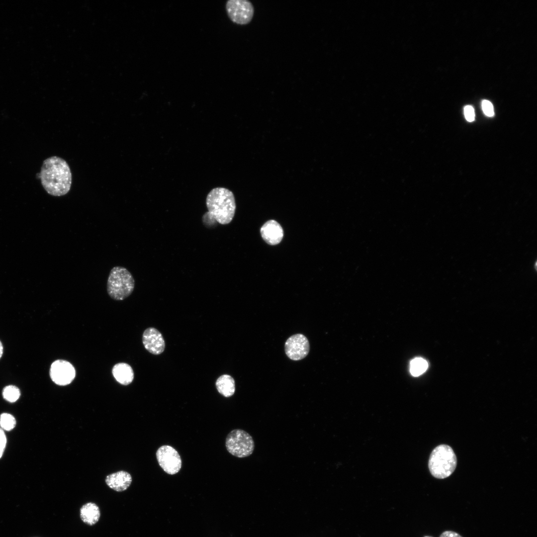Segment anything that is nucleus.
I'll return each instance as SVG.
<instances>
[{
	"label": "nucleus",
	"instance_id": "obj_1",
	"mask_svg": "<svg viewBox=\"0 0 537 537\" xmlns=\"http://www.w3.org/2000/svg\"><path fill=\"white\" fill-rule=\"evenodd\" d=\"M208 211L202 216V222L207 228H212L216 223L225 225L232 220L236 210L233 193L222 187L213 188L206 198Z\"/></svg>",
	"mask_w": 537,
	"mask_h": 537
},
{
	"label": "nucleus",
	"instance_id": "obj_2",
	"mask_svg": "<svg viewBox=\"0 0 537 537\" xmlns=\"http://www.w3.org/2000/svg\"><path fill=\"white\" fill-rule=\"evenodd\" d=\"M41 184L48 193L60 196L66 194L72 184V173L67 162L53 156L44 161L40 173Z\"/></svg>",
	"mask_w": 537,
	"mask_h": 537
},
{
	"label": "nucleus",
	"instance_id": "obj_3",
	"mask_svg": "<svg viewBox=\"0 0 537 537\" xmlns=\"http://www.w3.org/2000/svg\"><path fill=\"white\" fill-rule=\"evenodd\" d=\"M457 459L452 448L447 445L436 447L432 451L428 463L429 470L435 478L444 479L454 471Z\"/></svg>",
	"mask_w": 537,
	"mask_h": 537
},
{
	"label": "nucleus",
	"instance_id": "obj_4",
	"mask_svg": "<svg viewBox=\"0 0 537 537\" xmlns=\"http://www.w3.org/2000/svg\"><path fill=\"white\" fill-rule=\"evenodd\" d=\"M134 287V277L125 268L116 266L110 270L107 281V292L111 298L123 300L131 294Z\"/></svg>",
	"mask_w": 537,
	"mask_h": 537
},
{
	"label": "nucleus",
	"instance_id": "obj_5",
	"mask_svg": "<svg viewBox=\"0 0 537 537\" xmlns=\"http://www.w3.org/2000/svg\"><path fill=\"white\" fill-rule=\"evenodd\" d=\"M226 447L232 455L239 458L246 457L253 453L254 441L252 436L241 429L231 431L226 439Z\"/></svg>",
	"mask_w": 537,
	"mask_h": 537
},
{
	"label": "nucleus",
	"instance_id": "obj_6",
	"mask_svg": "<svg viewBox=\"0 0 537 537\" xmlns=\"http://www.w3.org/2000/svg\"><path fill=\"white\" fill-rule=\"evenodd\" d=\"M228 17L239 25L249 23L254 15V7L248 0H228L225 4Z\"/></svg>",
	"mask_w": 537,
	"mask_h": 537
},
{
	"label": "nucleus",
	"instance_id": "obj_7",
	"mask_svg": "<svg viewBox=\"0 0 537 537\" xmlns=\"http://www.w3.org/2000/svg\"><path fill=\"white\" fill-rule=\"evenodd\" d=\"M158 463L163 470L169 474L177 473L181 467V459L178 452L168 445L161 446L156 452Z\"/></svg>",
	"mask_w": 537,
	"mask_h": 537
},
{
	"label": "nucleus",
	"instance_id": "obj_8",
	"mask_svg": "<svg viewBox=\"0 0 537 537\" xmlns=\"http://www.w3.org/2000/svg\"><path fill=\"white\" fill-rule=\"evenodd\" d=\"M49 374L57 385L65 386L70 384L76 376V369L69 361L57 359L51 364Z\"/></svg>",
	"mask_w": 537,
	"mask_h": 537
},
{
	"label": "nucleus",
	"instance_id": "obj_9",
	"mask_svg": "<svg viewBox=\"0 0 537 537\" xmlns=\"http://www.w3.org/2000/svg\"><path fill=\"white\" fill-rule=\"evenodd\" d=\"M310 346L307 338L301 334L290 337L285 343V352L291 359L298 360L306 357L309 352Z\"/></svg>",
	"mask_w": 537,
	"mask_h": 537
},
{
	"label": "nucleus",
	"instance_id": "obj_10",
	"mask_svg": "<svg viewBox=\"0 0 537 537\" xmlns=\"http://www.w3.org/2000/svg\"><path fill=\"white\" fill-rule=\"evenodd\" d=\"M142 342L145 349L152 354L158 355L164 351V339L162 334L155 328L149 327L144 331Z\"/></svg>",
	"mask_w": 537,
	"mask_h": 537
},
{
	"label": "nucleus",
	"instance_id": "obj_11",
	"mask_svg": "<svg viewBox=\"0 0 537 537\" xmlns=\"http://www.w3.org/2000/svg\"><path fill=\"white\" fill-rule=\"evenodd\" d=\"M260 231L263 239L270 245L278 244L283 237V231L281 226L274 220L266 222L261 227Z\"/></svg>",
	"mask_w": 537,
	"mask_h": 537
},
{
	"label": "nucleus",
	"instance_id": "obj_12",
	"mask_svg": "<svg viewBox=\"0 0 537 537\" xmlns=\"http://www.w3.org/2000/svg\"><path fill=\"white\" fill-rule=\"evenodd\" d=\"M132 482V477L127 472L119 471L107 475L105 482L112 489L121 492L127 489Z\"/></svg>",
	"mask_w": 537,
	"mask_h": 537
},
{
	"label": "nucleus",
	"instance_id": "obj_13",
	"mask_svg": "<svg viewBox=\"0 0 537 537\" xmlns=\"http://www.w3.org/2000/svg\"><path fill=\"white\" fill-rule=\"evenodd\" d=\"M112 373L115 380L123 385L130 384L134 379V371L132 367L125 362L115 364L112 369Z\"/></svg>",
	"mask_w": 537,
	"mask_h": 537
},
{
	"label": "nucleus",
	"instance_id": "obj_14",
	"mask_svg": "<svg viewBox=\"0 0 537 537\" xmlns=\"http://www.w3.org/2000/svg\"><path fill=\"white\" fill-rule=\"evenodd\" d=\"M100 516L98 507L94 503L90 502L84 505L80 509L82 520L90 526L95 524Z\"/></svg>",
	"mask_w": 537,
	"mask_h": 537
},
{
	"label": "nucleus",
	"instance_id": "obj_15",
	"mask_svg": "<svg viewBox=\"0 0 537 537\" xmlns=\"http://www.w3.org/2000/svg\"><path fill=\"white\" fill-rule=\"evenodd\" d=\"M215 385L218 392L225 397H231L235 393V380L228 374H223L219 377Z\"/></svg>",
	"mask_w": 537,
	"mask_h": 537
},
{
	"label": "nucleus",
	"instance_id": "obj_16",
	"mask_svg": "<svg viewBox=\"0 0 537 537\" xmlns=\"http://www.w3.org/2000/svg\"><path fill=\"white\" fill-rule=\"evenodd\" d=\"M428 366L427 361L421 358H416L410 362V371L414 376H418L423 373Z\"/></svg>",
	"mask_w": 537,
	"mask_h": 537
},
{
	"label": "nucleus",
	"instance_id": "obj_17",
	"mask_svg": "<svg viewBox=\"0 0 537 537\" xmlns=\"http://www.w3.org/2000/svg\"><path fill=\"white\" fill-rule=\"evenodd\" d=\"M2 396L6 401L10 402H14L19 398L20 391L19 388L15 386L8 385L3 388Z\"/></svg>",
	"mask_w": 537,
	"mask_h": 537
},
{
	"label": "nucleus",
	"instance_id": "obj_18",
	"mask_svg": "<svg viewBox=\"0 0 537 537\" xmlns=\"http://www.w3.org/2000/svg\"><path fill=\"white\" fill-rule=\"evenodd\" d=\"M16 425V420L11 414L4 413L0 416V426L2 430L10 431Z\"/></svg>",
	"mask_w": 537,
	"mask_h": 537
},
{
	"label": "nucleus",
	"instance_id": "obj_19",
	"mask_svg": "<svg viewBox=\"0 0 537 537\" xmlns=\"http://www.w3.org/2000/svg\"><path fill=\"white\" fill-rule=\"evenodd\" d=\"M482 108L484 114L489 117L493 116L494 114V108L491 102L487 100H483L482 102Z\"/></svg>",
	"mask_w": 537,
	"mask_h": 537
},
{
	"label": "nucleus",
	"instance_id": "obj_20",
	"mask_svg": "<svg viewBox=\"0 0 537 537\" xmlns=\"http://www.w3.org/2000/svg\"><path fill=\"white\" fill-rule=\"evenodd\" d=\"M464 115L466 119L469 122H472L474 120L475 113L472 106L466 105L464 108Z\"/></svg>",
	"mask_w": 537,
	"mask_h": 537
},
{
	"label": "nucleus",
	"instance_id": "obj_21",
	"mask_svg": "<svg viewBox=\"0 0 537 537\" xmlns=\"http://www.w3.org/2000/svg\"><path fill=\"white\" fill-rule=\"evenodd\" d=\"M6 443V438L3 430L0 428V458L1 457Z\"/></svg>",
	"mask_w": 537,
	"mask_h": 537
},
{
	"label": "nucleus",
	"instance_id": "obj_22",
	"mask_svg": "<svg viewBox=\"0 0 537 537\" xmlns=\"http://www.w3.org/2000/svg\"><path fill=\"white\" fill-rule=\"evenodd\" d=\"M440 537H461L459 534H458V533H456L455 532L451 531H446L444 532L443 533H442V534L440 535Z\"/></svg>",
	"mask_w": 537,
	"mask_h": 537
},
{
	"label": "nucleus",
	"instance_id": "obj_23",
	"mask_svg": "<svg viewBox=\"0 0 537 537\" xmlns=\"http://www.w3.org/2000/svg\"><path fill=\"white\" fill-rule=\"evenodd\" d=\"M3 350V349L2 344L1 342L0 341V358H1V357L2 356Z\"/></svg>",
	"mask_w": 537,
	"mask_h": 537
},
{
	"label": "nucleus",
	"instance_id": "obj_24",
	"mask_svg": "<svg viewBox=\"0 0 537 537\" xmlns=\"http://www.w3.org/2000/svg\"><path fill=\"white\" fill-rule=\"evenodd\" d=\"M425 537H431V536H425Z\"/></svg>",
	"mask_w": 537,
	"mask_h": 537
}]
</instances>
